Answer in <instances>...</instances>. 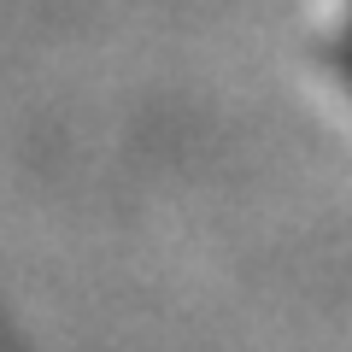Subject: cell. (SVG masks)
<instances>
[{"label":"cell","instance_id":"obj_1","mask_svg":"<svg viewBox=\"0 0 352 352\" xmlns=\"http://www.w3.org/2000/svg\"><path fill=\"white\" fill-rule=\"evenodd\" d=\"M329 59H335V76L352 88V0H340V12H335V47H329Z\"/></svg>","mask_w":352,"mask_h":352}]
</instances>
